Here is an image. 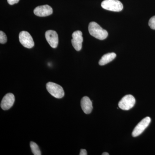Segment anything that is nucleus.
Returning a JSON list of instances; mask_svg holds the SVG:
<instances>
[{
  "label": "nucleus",
  "mask_w": 155,
  "mask_h": 155,
  "mask_svg": "<svg viewBox=\"0 0 155 155\" xmlns=\"http://www.w3.org/2000/svg\"><path fill=\"white\" fill-rule=\"evenodd\" d=\"M88 31L91 36L101 40H104L108 36L107 31L103 29L100 25L94 22H91L89 23Z\"/></svg>",
  "instance_id": "nucleus-1"
},
{
  "label": "nucleus",
  "mask_w": 155,
  "mask_h": 155,
  "mask_svg": "<svg viewBox=\"0 0 155 155\" xmlns=\"http://www.w3.org/2000/svg\"><path fill=\"white\" fill-rule=\"evenodd\" d=\"M46 88L50 94L56 98L61 99L64 96L63 87L54 82H49L46 84Z\"/></svg>",
  "instance_id": "nucleus-2"
},
{
  "label": "nucleus",
  "mask_w": 155,
  "mask_h": 155,
  "mask_svg": "<svg viewBox=\"0 0 155 155\" xmlns=\"http://www.w3.org/2000/svg\"><path fill=\"white\" fill-rule=\"evenodd\" d=\"M101 5L103 8L114 12H119L123 8L122 3L118 0H104Z\"/></svg>",
  "instance_id": "nucleus-3"
},
{
  "label": "nucleus",
  "mask_w": 155,
  "mask_h": 155,
  "mask_svg": "<svg viewBox=\"0 0 155 155\" xmlns=\"http://www.w3.org/2000/svg\"><path fill=\"white\" fill-rule=\"evenodd\" d=\"M135 104V98L131 95L128 94L122 97L119 102L118 105L122 110H128L133 107Z\"/></svg>",
  "instance_id": "nucleus-4"
},
{
  "label": "nucleus",
  "mask_w": 155,
  "mask_h": 155,
  "mask_svg": "<svg viewBox=\"0 0 155 155\" xmlns=\"http://www.w3.org/2000/svg\"><path fill=\"white\" fill-rule=\"evenodd\" d=\"M19 38L20 43L24 47L31 48L34 46L33 38L27 31H21L19 34Z\"/></svg>",
  "instance_id": "nucleus-5"
},
{
  "label": "nucleus",
  "mask_w": 155,
  "mask_h": 155,
  "mask_svg": "<svg viewBox=\"0 0 155 155\" xmlns=\"http://www.w3.org/2000/svg\"><path fill=\"white\" fill-rule=\"evenodd\" d=\"M151 119L149 117H147L140 121L136 126L132 132V135L134 137L138 136L143 132L145 129L149 125L150 123Z\"/></svg>",
  "instance_id": "nucleus-6"
},
{
  "label": "nucleus",
  "mask_w": 155,
  "mask_h": 155,
  "mask_svg": "<svg viewBox=\"0 0 155 155\" xmlns=\"http://www.w3.org/2000/svg\"><path fill=\"white\" fill-rule=\"evenodd\" d=\"M72 39L71 40L73 47L77 51H79L82 48V43L83 38L82 33L80 31H74L72 34Z\"/></svg>",
  "instance_id": "nucleus-7"
},
{
  "label": "nucleus",
  "mask_w": 155,
  "mask_h": 155,
  "mask_svg": "<svg viewBox=\"0 0 155 155\" xmlns=\"http://www.w3.org/2000/svg\"><path fill=\"white\" fill-rule=\"evenodd\" d=\"M46 39L52 48H55L58 47L59 39L58 34L55 31L48 30L45 34Z\"/></svg>",
  "instance_id": "nucleus-8"
},
{
  "label": "nucleus",
  "mask_w": 155,
  "mask_h": 155,
  "mask_svg": "<svg viewBox=\"0 0 155 155\" xmlns=\"http://www.w3.org/2000/svg\"><path fill=\"white\" fill-rule=\"evenodd\" d=\"M53 9L48 5L38 6L34 10V13L37 16L45 17L53 14Z\"/></svg>",
  "instance_id": "nucleus-9"
},
{
  "label": "nucleus",
  "mask_w": 155,
  "mask_h": 155,
  "mask_svg": "<svg viewBox=\"0 0 155 155\" xmlns=\"http://www.w3.org/2000/svg\"><path fill=\"white\" fill-rule=\"evenodd\" d=\"M15 97L12 93H8L3 97L1 102V107L4 110H9L14 105Z\"/></svg>",
  "instance_id": "nucleus-10"
},
{
  "label": "nucleus",
  "mask_w": 155,
  "mask_h": 155,
  "mask_svg": "<svg viewBox=\"0 0 155 155\" xmlns=\"http://www.w3.org/2000/svg\"><path fill=\"white\" fill-rule=\"evenodd\" d=\"M81 106L82 110L85 114H90L92 110V102L88 97H84L81 99Z\"/></svg>",
  "instance_id": "nucleus-11"
},
{
  "label": "nucleus",
  "mask_w": 155,
  "mask_h": 155,
  "mask_svg": "<svg viewBox=\"0 0 155 155\" xmlns=\"http://www.w3.org/2000/svg\"><path fill=\"white\" fill-rule=\"evenodd\" d=\"M116 57V54L115 53H108L102 56L99 62V64L100 66H104L113 61Z\"/></svg>",
  "instance_id": "nucleus-12"
},
{
  "label": "nucleus",
  "mask_w": 155,
  "mask_h": 155,
  "mask_svg": "<svg viewBox=\"0 0 155 155\" xmlns=\"http://www.w3.org/2000/svg\"><path fill=\"white\" fill-rule=\"evenodd\" d=\"M30 147L31 149V151L34 155H41V152L39 148L36 144V143H35L34 142H30Z\"/></svg>",
  "instance_id": "nucleus-13"
},
{
  "label": "nucleus",
  "mask_w": 155,
  "mask_h": 155,
  "mask_svg": "<svg viewBox=\"0 0 155 155\" xmlns=\"http://www.w3.org/2000/svg\"><path fill=\"white\" fill-rule=\"evenodd\" d=\"M7 37L6 36L5 34L4 33L3 31H0V43L1 44H5L7 41Z\"/></svg>",
  "instance_id": "nucleus-14"
},
{
  "label": "nucleus",
  "mask_w": 155,
  "mask_h": 155,
  "mask_svg": "<svg viewBox=\"0 0 155 155\" xmlns=\"http://www.w3.org/2000/svg\"><path fill=\"white\" fill-rule=\"evenodd\" d=\"M148 24L151 28L155 30V16L150 19Z\"/></svg>",
  "instance_id": "nucleus-15"
},
{
  "label": "nucleus",
  "mask_w": 155,
  "mask_h": 155,
  "mask_svg": "<svg viewBox=\"0 0 155 155\" xmlns=\"http://www.w3.org/2000/svg\"><path fill=\"white\" fill-rule=\"evenodd\" d=\"M19 0H8L9 5H13L19 2Z\"/></svg>",
  "instance_id": "nucleus-16"
},
{
  "label": "nucleus",
  "mask_w": 155,
  "mask_h": 155,
  "mask_svg": "<svg viewBox=\"0 0 155 155\" xmlns=\"http://www.w3.org/2000/svg\"><path fill=\"white\" fill-rule=\"evenodd\" d=\"M87 151L86 150L81 149L80 150V153H79V155H87Z\"/></svg>",
  "instance_id": "nucleus-17"
},
{
  "label": "nucleus",
  "mask_w": 155,
  "mask_h": 155,
  "mask_svg": "<svg viewBox=\"0 0 155 155\" xmlns=\"http://www.w3.org/2000/svg\"><path fill=\"white\" fill-rule=\"evenodd\" d=\"M102 155H109V154L108 153L105 152V153H103L102 154Z\"/></svg>",
  "instance_id": "nucleus-18"
}]
</instances>
